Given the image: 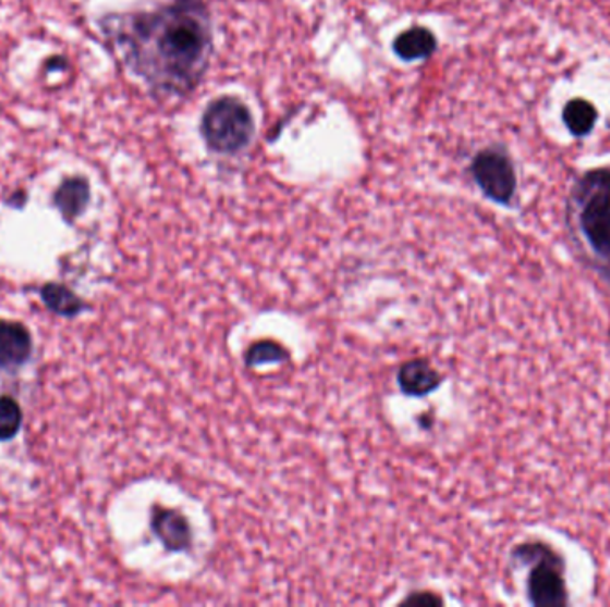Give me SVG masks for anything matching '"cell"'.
<instances>
[{
  "label": "cell",
  "instance_id": "cell-1",
  "mask_svg": "<svg viewBox=\"0 0 610 607\" xmlns=\"http://www.w3.org/2000/svg\"><path fill=\"white\" fill-rule=\"evenodd\" d=\"M113 54L154 97H190L206 77L215 50L209 0H164L152 10L100 22Z\"/></svg>",
  "mask_w": 610,
  "mask_h": 607
},
{
  "label": "cell",
  "instance_id": "cell-2",
  "mask_svg": "<svg viewBox=\"0 0 610 607\" xmlns=\"http://www.w3.org/2000/svg\"><path fill=\"white\" fill-rule=\"evenodd\" d=\"M566 221L584 260L610 284V166L576 176L568 195Z\"/></svg>",
  "mask_w": 610,
  "mask_h": 607
},
{
  "label": "cell",
  "instance_id": "cell-3",
  "mask_svg": "<svg viewBox=\"0 0 610 607\" xmlns=\"http://www.w3.org/2000/svg\"><path fill=\"white\" fill-rule=\"evenodd\" d=\"M200 136L207 150L232 157L245 152L256 136L251 108L237 97H218L209 102L200 120Z\"/></svg>",
  "mask_w": 610,
  "mask_h": 607
},
{
  "label": "cell",
  "instance_id": "cell-4",
  "mask_svg": "<svg viewBox=\"0 0 610 607\" xmlns=\"http://www.w3.org/2000/svg\"><path fill=\"white\" fill-rule=\"evenodd\" d=\"M517 563L527 565L528 603L536 607H566L568 586L564 573L566 563L556 548L539 540L525 542L512 550Z\"/></svg>",
  "mask_w": 610,
  "mask_h": 607
},
{
  "label": "cell",
  "instance_id": "cell-5",
  "mask_svg": "<svg viewBox=\"0 0 610 607\" xmlns=\"http://www.w3.org/2000/svg\"><path fill=\"white\" fill-rule=\"evenodd\" d=\"M469 173L488 200L498 206H512L517 191L516 168L502 145H492L475 153Z\"/></svg>",
  "mask_w": 610,
  "mask_h": 607
},
{
  "label": "cell",
  "instance_id": "cell-6",
  "mask_svg": "<svg viewBox=\"0 0 610 607\" xmlns=\"http://www.w3.org/2000/svg\"><path fill=\"white\" fill-rule=\"evenodd\" d=\"M150 525L159 542L170 553H186L192 547V528L186 517L178 509L154 506Z\"/></svg>",
  "mask_w": 610,
  "mask_h": 607
},
{
  "label": "cell",
  "instance_id": "cell-7",
  "mask_svg": "<svg viewBox=\"0 0 610 607\" xmlns=\"http://www.w3.org/2000/svg\"><path fill=\"white\" fill-rule=\"evenodd\" d=\"M33 351V338L24 324L0 319V369L22 368Z\"/></svg>",
  "mask_w": 610,
  "mask_h": 607
},
{
  "label": "cell",
  "instance_id": "cell-8",
  "mask_svg": "<svg viewBox=\"0 0 610 607\" xmlns=\"http://www.w3.org/2000/svg\"><path fill=\"white\" fill-rule=\"evenodd\" d=\"M396 382L405 396L424 397L438 391L439 385L443 383V376L427 360L416 358V360H408L399 369Z\"/></svg>",
  "mask_w": 610,
  "mask_h": 607
},
{
  "label": "cell",
  "instance_id": "cell-9",
  "mask_svg": "<svg viewBox=\"0 0 610 607\" xmlns=\"http://www.w3.org/2000/svg\"><path fill=\"white\" fill-rule=\"evenodd\" d=\"M438 49V38L432 30L427 27H408L404 33H400L393 41V52L396 58L405 63H416L425 61Z\"/></svg>",
  "mask_w": 610,
  "mask_h": 607
},
{
  "label": "cell",
  "instance_id": "cell-10",
  "mask_svg": "<svg viewBox=\"0 0 610 607\" xmlns=\"http://www.w3.org/2000/svg\"><path fill=\"white\" fill-rule=\"evenodd\" d=\"M89 201V184L83 176H72L58 187L54 195V206L64 220H77L83 214Z\"/></svg>",
  "mask_w": 610,
  "mask_h": 607
},
{
  "label": "cell",
  "instance_id": "cell-11",
  "mask_svg": "<svg viewBox=\"0 0 610 607\" xmlns=\"http://www.w3.org/2000/svg\"><path fill=\"white\" fill-rule=\"evenodd\" d=\"M562 122L573 137H586L595 131L598 111L586 98H573L562 109Z\"/></svg>",
  "mask_w": 610,
  "mask_h": 607
},
{
  "label": "cell",
  "instance_id": "cell-12",
  "mask_svg": "<svg viewBox=\"0 0 610 607\" xmlns=\"http://www.w3.org/2000/svg\"><path fill=\"white\" fill-rule=\"evenodd\" d=\"M41 299L52 312L60 313L64 318L77 315L84 309L83 299L77 294L72 293L69 287L60 284L45 285L41 289Z\"/></svg>",
  "mask_w": 610,
  "mask_h": 607
},
{
  "label": "cell",
  "instance_id": "cell-13",
  "mask_svg": "<svg viewBox=\"0 0 610 607\" xmlns=\"http://www.w3.org/2000/svg\"><path fill=\"white\" fill-rule=\"evenodd\" d=\"M290 360V352L284 346L273 340H259V343L252 344L251 348L246 349L245 363L246 368H257V366H265L271 362H288Z\"/></svg>",
  "mask_w": 610,
  "mask_h": 607
},
{
  "label": "cell",
  "instance_id": "cell-14",
  "mask_svg": "<svg viewBox=\"0 0 610 607\" xmlns=\"http://www.w3.org/2000/svg\"><path fill=\"white\" fill-rule=\"evenodd\" d=\"M21 407L11 397H0V442L11 441L22 426Z\"/></svg>",
  "mask_w": 610,
  "mask_h": 607
},
{
  "label": "cell",
  "instance_id": "cell-15",
  "mask_svg": "<svg viewBox=\"0 0 610 607\" xmlns=\"http://www.w3.org/2000/svg\"><path fill=\"white\" fill-rule=\"evenodd\" d=\"M404 604H428V606H432V604H443V598L430 592L414 593L411 597L405 598Z\"/></svg>",
  "mask_w": 610,
  "mask_h": 607
}]
</instances>
